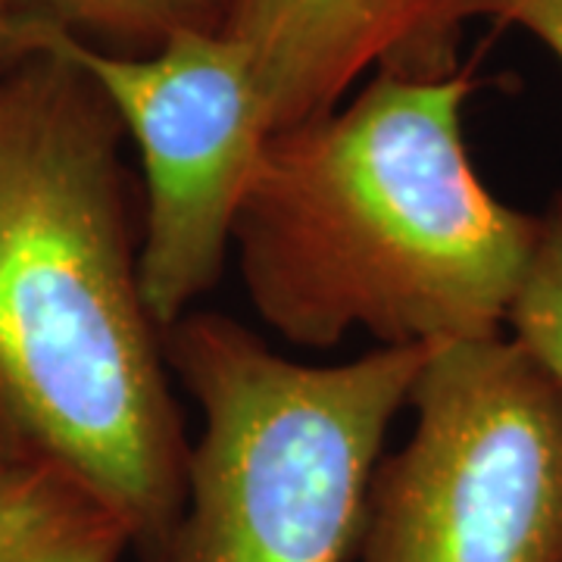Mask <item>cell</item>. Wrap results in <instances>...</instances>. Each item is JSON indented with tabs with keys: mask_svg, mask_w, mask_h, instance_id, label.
Wrapping results in <instances>:
<instances>
[{
	"mask_svg": "<svg viewBox=\"0 0 562 562\" xmlns=\"http://www.w3.org/2000/svg\"><path fill=\"white\" fill-rule=\"evenodd\" d=\"M0 72V391L125 513L147 562L179 522L188 438L138 281L125 125L44 32Z\"/></svg>",
	"mask_w": 562,
	"mask_h": 562,
	"instance_id": "cell-1",
	"label": "cell"
},
{
	"mask_svg": "<svg viewBox=\"0 0 562 562\" xmlns=\"http://www.w3.org/2000/svg\"><path fill=\"white\" fill-rule=\"evenodd\" d=\"M472 88L469 69L375 72L328 116L269 135L232 244L276 335L313 350L350 331L382 347L501 335L541 216L479 179L462 135Z\"/></svg>",
	"mask_w": 562,
	"mask_h": 562,
	"instance_id": "cell-2",
	"label": "cell"
},
{
	"mask_svg": "<svg viewBox=\"0 0 562 562\" xmlns=\"http://www.w3.org/2000/svg\"><path fill=\"white\" fill-rule=\"evenodd\" d=\"M431 347L341 366L288 360L241 322L191 310L162 357L203 413L179 522L147 562H347L384 438Z\"/></svg>",
	"mask_w": 562,
	"mask_h": 562,
	"instance_id": "cell-3",
	"label": "cell"
},
{
	"mask_svg": "<svg viewBox=\"0 0 562 562\" xmlns=\"http://www.w3.org/2000/svg\"><path fill=\"white\" fill-rule=\"evenodd\" d=\"M382 457L362 562H562V387L516 338L431 347Z\"/></svg>",
	"mask_w": 562,
	"mask_h": 562,
	"instance_id": "cell-4",
	"label": "cell"
},
{
	"mask_svg": "<svg viewBox=\"0 0 562 562\" xmlns=\"http://www.w3.org/2000/svg\"><path fill=\"white\" fill-rule=\"evenodd\" d=\"M101 81L144 166L138 281L169 328L222 279L244 191L272 135L244 50L220 32H184L157 54L120 57L54 29Z\"/></svg>",
	"mask_w": 562,
	"mask_h": 562,
	"instance_id": "cell-5",
	"label": "cell"
},
{
	"mask_svg": "<svg viewBox=\"0 0 562 562\" xmlns=\"http://www.w3.org/2000/svg\"><path fill=\"white\" fill-rule=\"evenodd\" d=\"M482 0H222L220 35L250 60L272 132L328 116L366 72L443 79Z\"/></svg>",
	"mask_w": 562,
	"mask_h": 562,
	"instance_id": "cell-6",
	"label": "cell"
},
{
	"mask_svg": "<svg viewBox=\"0 0 562 562\" xmlns=\"http://www.w3.org/2000/svg\"><path fill=\"white\" fill-rule=\"evenodd\" d=\"M125 550V513L0 391V562H120Z\"/></svg>",
	"mask_w": 562,
	"mask_h": 562,
	"instance_id": "cell-7",
	"label": "cell"
},
{
	"mask_svg": "<svg viewBox=\"0 0 562 562\" xmlns=\"http://www.w3.org/2000/svg\"><path fill=\"white\" fill-rule=\"evenodd\" d=\"M25 20L88 47L147 57L184 32H220L222 0H13Z\"/></svg>",
	"mask_w": 562,
	"mask_h": 562,
	"instance_id": "cell-8",
	"label": "cell"
},
{
	"mask_svg": "<svg viewBox=\"0 0 562 562\" xmlns=\"http://www.w3.org/2000/svg\"><path fill=\"white\" fill-rule=\"evenodd\" d=\"M506 325L562 387V194L541 213L538 244Z\"/></svg>",
	"mask_w": 562,
	"mask_h": 562,
	"instance_id": "cell-9",
	"label": "cell"
},
{
	"mask_svg": "<svg viewBox=\"0 0 562 562\" xmlns=\"http://www.w3.org/2000/svg\"><path fill=\"white\" fill-rule=\"evenodd\" d=\"M482 16L525 29L562 63V0H482Z\"/></svg>",
	"mask_w": 562,
	"mask_h": 562,
	"instance_id": "cell-10",
	"label": "cell"
},
{
	"mask_svg": "<svg viewBox=\"0 0 562 562\" xmlns=\"http://www.w3.org/2000/svg\"><path fill=\"white\" fill-rule=\"evenodd\" d=\"M50 25L25 20L20 10L13 7V0H0V72H7L10 66H16L25 57H32Z\"/></svg>",
	"mask_w": 562,
	"mask_h": 562,
	"instance_id": "cell-11",
	"label": "cell"
}]
</instances>
